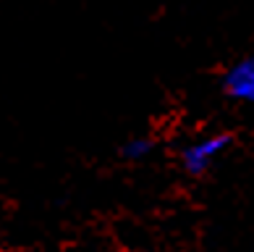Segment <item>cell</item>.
<instances>
[{"mask_svg": "<svg viewBox=\"0 0 254 252\" xmlns=\"http://www.w3.org/2000/svg\"><path fill=\"white\" fill-rule=\"evenodd\" d=\"M231 142H233L231 134H225V132L196 139V142H191V145L184 147V153H181V166L186 168V173L199 176V173H204L215 161H218V158H220L225 150H228Z\"/></svg>", "mask_w": 254, "mask_h": 252, "instance_id": "6da1fadb", "label": "cell"}, {"mask_svg": "<svg viewBox=\"0 0 254 252\" xmlns=\"http://www.w3.org/2000/svg\"><path fill=\"white\" fill-rule=\"evenodd\" d=\"M223 89H225V95L236 97L241 102H254V55L233 63L225 71Z\"/></svg>", "mask_w": 254, "mask_h": 252, "instance_id": "7a4b0ae2", "label": "cell"}, {"mask_svg": "<svg viewBox=\"0 0 254 252\" xmlns=\"http://www.w3.org/2000/svg\"><path fill=\"white\" fill-rule=\"evenodd\" d=\"M152 147H155V142H152L149 137H131L128 142L124 145V155L139 161V158H144V155L152 153Z\"/></svg>", "mask_w": 254, "mask_h": 252, "instance_id": "3957f363", "label": "cell"}]
</instances>
